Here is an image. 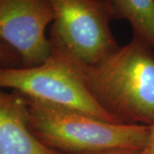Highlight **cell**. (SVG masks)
I'll use <instances>...</instances> for the list:
<instances>
[{"label": "cell", "mask_w": 154, "mask_h": 154, "mask_svg": "<svg viewBox=\"0 0 154 154\" xmlns=\"http://www.w3.org/2000/svg\"><path fill=\"white\" fill-rule=\"evenodd\" d=\"M140 150L129 148H116L98 152H81V153L73 154H140Z\"/></svg>", "instance_id": "cell-9"}, {"label": "cell", "mask_w": 154, "mask_h": 154, "mask_svg": "<svg viewBox=\"0 0 154 154\" xmlns=\"http://www.w3.org/2000/svg\"><path fill=\"white\" fill-rule=\"evenodd\" d=\"M51 55L42 64L0 68V88L64 105L111 123H122L95 101L72 64L66 51L50 42Z\"/></svg>", "instance_id": "cell-3"}, {"label": "cell", "mask_w": 154, "mask_h": 154, "mask_svg": "<svg viewBox=\"0 0 154 154\" xmlns=\"http://www.w3.org/2000/svg\"><path fill=\"white\" fill-rule=\"evenodd\" d=\"M0 154H64L38 140L28 127L23 94L0 90Z\"/></svg>", "instance_id": "cell-6"}, {"label": "cell", "mask_w": 154, "mask_h": 154, "mask_svg": "<svg viewBox=\"0 0 154 154\" xmlns=\"http://www.w3.org/2000/svg\"><path fill=\"white\" fill-rule=\"evenodd\" d=\"M116 19L129 22L133 34L154 50V0H110Z\"/></svg>", "instance_id": "cell-7"}, {"label": "cell", "mask_w": 154, "mask_h": 154, "mask_svg": "<svg viewBox=\"0 0 154 154\" xmlns=\"http://www.w3.org/2000/svg\"><path fill=\"white\" fill-rule=\"evenodd\" d=\"M23 96L31 132L46 146L62 153L116 148L142 151L147 142L150 126L111 123L74 108Z\"/></svg>", "instance_id": "cell-2"}, {"label": "cell", "mask_w": 154, "mask_h": 154, "mask_svg": "<svg viewBox=\"0 0 154 154\" xmlns=\"http://www.w3.org/2000/svg\"><path fill=\"white\" fill-rule=\"evenodd\" d=\"M54 19L50 0H0V38L19 54L23 68L51 55L46 28Z\"/></svg>", "instance_id": "cell-5"}, {"label": "cell", "mask_w": 154, "mask_h": 154, "mask_svg": "<svg viewBox=\"0 0 154 154\" xmlns=\"http://www.w3.org/2000/svg\"><path fill=\"white\" fill-rule=\"evenodd\" d=\"M140 154H154V124L150 126L148 140Z\"/></svg>", "instance_id": "cell-10"}, {"label": "cell", "mask_w": 154, "mask_h": 154, "mask_svg": "<svg viewBox=\"0 0 154 154\" xmlns=\"http://www.w3.org/2000/svg\"><path fill=\"white\" fill-rule=\"evenodd\" d=\"M54 19L50 42L58 45L78 60L95 64L119 48L110 29L116 19L110 0H50Z\"/></svg>", "instance_id": "cell-4"}, {"label": "cell", "mask_w": 154, "mask_h": 154, "mask_svg": "<svg viewBox=\"0 0 154 154\" xmlns=\"http://www.w3.org/2000/svg\"><path fill=\"white\" fill-rule=\"evenodd\" d=\"M68 54L101 108L124 124L153 125L154 50L147 43L133 34L128 44L95 64Z\"/></svg>", "instance_id": "cell-1"}, {"label": "cell", "mask_w": 154, "mask_h": 154, "mask_svg": "<svg viewBox=\"0 0 154 154\" xmlns=\"http://www.w3.org/2000/svg\"><path fill=\"white\" fill-rule=\"evenodd\" d=\"M22 59L11 45L0 38V68H22Z\"/></svg>", "instance_id": "cell-8"}]
</instances>
